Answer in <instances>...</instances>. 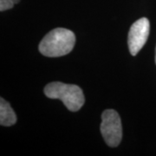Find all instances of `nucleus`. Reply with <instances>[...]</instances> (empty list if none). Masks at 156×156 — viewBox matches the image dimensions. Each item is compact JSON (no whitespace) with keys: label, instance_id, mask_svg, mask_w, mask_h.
Instances as JSON below:
<instances>
[{"label":"nucleus","instance_id":"obj_1","mask_svg":"<svg viewBox=\"0 0 156 156\" xmlns=\"http://www.w3.org/2000/svg\"><path fill=\"white\" fill-rule=\"evenodd\" d=\"M76 44L73 31L64 28L52 30L42 39L38 46L41 54L48 57H59L71 52Z\"/></svg>","mask_w":156,"mask_h":156},{"label":"nucleus","instance_id":"obj_2","mask_svg":"<svg viewBox=\"0 0 156 156\" xmlns=\"http://www.w3.org/2000/svg\"><path fill=\"white\" fill-rule=\"evenodd\" d=\"M44 92L50 99L61 100L69 111H78L85 102L83 90L79 86L75 84L52 82L45 86Z\"/></svg>","mask_w":156,"mask_h":156},{"label":"nucleus","instance_id":"obj_3","mask_svg":"<svg viewBox=\"0 0 156 156\" xmlns=\"http://www.w3.org/2000/svg\"><path fill=\"white\" fill-rule=\"evenodd\" d=\"M101 133L106 144L116 147L122 141V126L119 114L114 109H106L101 115Z\"/></svg>","mask_w":156,"mask_h":156},{"label":"nucleus","instance_id":"obj_4","mask_svg":"<svg viewBox=\"0 0 156 156\" xmlns=\"http://www.w3.org/2000/svg\"><path fill=\"white\" fill-rule=\"evenodd\" d=\"M150 32L149 20L141 17L132 24L128 37V44L132 56H136L147 41Z\"/></svg>","mask_w":156,"mask_h":156},{"label":"nucleus","instance_id":"obj_5","mask_svg":"<svg viewBox=\"0 0 156 156\" xmlns=\"http://www.w3.org/2000/svg\"><path fill=\"white\" fill-rule=\"evenodd\" d=\"M17 122V115L11 104L3 97L0 98V125L11 127Z\"/></svg>","mask_w":156,"mask_h":156},{"label":"nucleus","instance_id":"obj_6","mask_svg":"<svg viewBox=\"0 0 156 156\" xmlns=\"http://www.w3.org/2000/svg\"><path fill=\"white\" fill-rule=\"evenodd\" d=\"M14 5L12 0H0V11H5L12 9Z\"/></svg>","mask_w":156,"mask_h":156},{"label":"nucleus","instance_id":"obj_7","mask_svg":"<svg viewBox=\"0 0 156 156\" xmlns=\"http://www.w3.org/2000/svg\"><path fill=\"white\" fill-rule=\"evenodd\" d=\"M12 1H13V3H14L15 5H16V4H18V3L20 2V0H12Z\"/></svg>","mask_w":156,"mask_h":156},{"label":"nucleus","instance_id":"obj_8","mask_svg":"<svg viewBox=\"0 0 156 156\" xmlns=\"http://www.w3.org/2000/svg\"><path fill=\"white\" fill-rule=\"evenodd\" d=\"M155 63H156V49H155Z\"/></svg>","mask_w":156,"mask_h":156}]
</instances>
